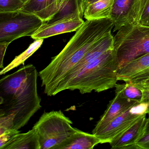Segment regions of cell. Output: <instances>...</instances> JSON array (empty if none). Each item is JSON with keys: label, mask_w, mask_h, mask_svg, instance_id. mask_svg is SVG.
<instances>
[{"label": "cell", "mask_w": 149, "mask_h": 149, "mask_svg": "<svg viewBox=\"0 0 149 149\" xmlns=\"http://www.w3.org/2000/svg\"><path fill=\"white\" fill-rule=\"evenodd\" d=\"M138 23L149 27V0H145L139 17Z\"/></svg>", "instance_id": "cell-21"}, {"label": "cell", "mask_w": 149, "mask_h": 149, "mask_svg": "<svg viewBox=\"0 0 149 149\" xmlns=\"http://www.w3.org/2000/svg\"><path fill=\"white\" fill-rule=\"evenodd\" d=\"M80 9L75 12L53 21L44 22L31 36L35 40L45 39L66 32L76 31L84 23Z\"/></svg>", "instance_id": "cell-8"}, {"label": "cell", "mask_w": 149, "mask_h": 149, "mask_svg": "<svg viewBox=\"0 0 149 149\" xmlns=\"http://www.w3.org/2000/svg\"><path fill=\"white\" fill-rule=\"evenodd\" d=\"M149 77V53L125 63L118 68V81L134 85Z\"/></svg>", "instance_id": "cell-11"}, {"label": "cell", "mask_w": 149, "mask_h": 149, "mask_svg": "<svg viewBox=\"0 0 149 149\" xmlns=\"http://www.w3.org/2000/svg\"><path fill=\"white\" fill-rule=\"evenodd\" d=\"M38 76L36 68L30 64L0 79V118L14 116L13 129L25 126L42 107Z\"/></svg>", "instance_id": "cell-2"}, {"label": "cell", "mask_w": 149, "mask_h": 149, "mask_svg": "<svg viewBox=\"0 0 149 149\" xmlns=\"http://www.w3.org/2000/svg\"><path fill=\"white\" fill-rule=\"evenodd\" d=\"M72 0H57L56 5L58 12L62 10Z\"/></svg>", "instance_id": "cell-28"}, {"label": "cell", "mask_w": 149, "mask_h": 149, "mask_svg": "<svg viewBox=\"0 0 149 149\" xmlns=\"http://www.w3.org/2000/svg\"><path fill=\"white\" fill-rule=\"evenodd\" d=\"M148 115V117L147 118V120H146V124H145L143 134H146V133H149V114Z\"/></svg>", "instance_id": "cell-30"}, {"label": "cell", "mask_w": 149, "mask_h": 149, "mask_svg": "<svg viewBox=\"0 0 149 149\" xmlns=\"http://www.w3.org/2000/svg\"><path fill=\"white\" fill-rule=\"evenodd\" d=\"M56 3L57 0H27L19 10L35 14L46 22L58 13Z\"/></svg>", "instance_id": "cell-14"}, {"label": "cell", "mask_w": 149, "mask_h": 149, "mask_svg": "<svg viewBox=\"0 0 149 149\" xmlns=\"http://www.w3.org/2000/svg\"><path fill=\"white\" fill-rule=\"evenodd\" d=\"M115 92L120 93L123 97L137 102L141 101L143 92L141 89L134 85L125 82L123 84H116Z\"/></svg>", "instance_id": "cell-19"}, {"label": "cell", "mask_w": 149, "mask_h": 149, "mask_svg": "<svg viewBox=\"0 0 149 149\" xmlns=\"http://www.w3.org/2000/svg\"><path fill=\"white\" fill-rule=\"evenodd\" d=\"M110 18L86 20L59 54L38 73L44 92L48 96L54 93L61 80L82 59L86 53L113 29Z\"/></svg>", "instance_id": "cell-1"}, {"label": "cell", "mask_w": 149, "mask_h": 149, "mask_svg": "<svg viewBox=\"0 0 149 149\" xmlns=\"http://www.w3.org/2000/svg\"><path fill=\"white\" fill-rule=\"evenodd\" d=\"M72 122L61 111L45 112L34 128L39 136L41 149H58L77 131Z\"/></svg>", "instance_id": "cell-5"}, {"label": "cell", "mask_w": 149, "mask_h": 149, "mask_svg": "<svg viewBox=\"0 0 149 149\" xmlns=\"http://www.w3.org/2000/svg\"><path fill=\"white\" fill-rule=\"evenodd\" d=\"M142 91L143 97L141 102H146L148 104L147 114H149V89H141Z\"/></svg>", "instance_id": "cell-27"}, {"label": "cell", "mask_w": 149, "mask_h": 149, "mask_svg": "<svg viewBox=\"0 0 149 149\" xmlns=\"http://www.w3.org/2000/svg\"><path fill=\"white\" fill-rule=\"evenodd\" d=\"M44 22L35 14L22 11L0 13V43L10 44L24 36H31Z\"/></svg>", "instance_id": "cell-6"}, {"label": "cell", "mask_w": 149, "mask_h": 149, "mask_svg": "<svg viewBox=\"0 0 149 149\" xmlns=\"http://www.w3.org/2000/svg\"><path fill=\"white\" fill-rule=\"evenodd\" d=\"M97 1L98 0H79V6L82 15H83V13L88 5Z\"/></svg>", "instance_id": "cell-26"}, {"label": "cell", "mask_w": 149, "mask_h": 149, "mask_svg": "<svg viewBox=\"0 0 149 149\" xmlns=\"http://www.w3.org/2000/svg\"><path fill=\"white\" fill-rule=\"evenodd\" d=\"M113 40V51L119 68L149 53V27L138 23L123 26L118 30Z\"/></svg>", "instance_id": "cell-4"}, {"label": "cell", "mask_w": 149, "mask_h": 149, "mask_svg": "<svg viewBox=\"0 0 149 149\" xmlns=\"http://www.w3.org/2000/svg\"><path fill=\"white\" fill-rule=\"evenodd\" d=\"M20 133L19 130H15L14 129H9L6 132L0 136V149L13 137L17 134Z\"/></svg>", "instance_id": "cell-23"}, {"label": "cell", "mask_w": 149, "mask_h": 149, "mask_svg": "<svg viewBox=\"0 0 149 149\" xmlns=\"http://www.w3.org/2000/svg\"><path fill=\"white\" fill-rule=\"evenodd\" d=\"M100 143L101 141L96 136L78 129L58 149H92Z\"/></svg>", "instance_id": "cell-15"}, {"label": "cell", "mask_w": 149, "mask_h": 149, "mask_svg": "<svg viewBox=\"0 0 149 149\" xmlns=\"http://www.w3.org/2000/svg\"><path fill=\"white\" fill-rule=\"evenodd\" d=\"M114 0H98L86 8L83 16L86 20L110 18Z\"/></svg>", "instance_id": "cell-17"}, {"label": "cell", "mask_w": 149, "mask_h": 149, "mask_svg": "<svg viewBox=\"0 0 149 149\" xmlns=\"http://www.w3.org/2000/svg\"><path fill=\"white\" fill-rule=\"evenodd\" d=\"M10 44L0 43V69H3V59L7 48Z\"/></svg>", "instance_id": "cell-25"}, {"label": "cell", "mask_w": 149, "mask_h": 149, "mask_svg": "<svg viewBox=\"0 0 149 149\" xmlns=\"http://www.w3.org/2000/svg\"><path fill=\"white\" fill-rule=\"evenodd\" d=\"M148 108V104L146 102H138L94 135L101 140V144L111 143L142 116L147 114Z\"/></svg>", "instance_id": "cell-7"}, {"label": "cell", "mask_w": 149, "mask_h": 149, "mask_svg": "<svg viewBox=\"0 0 149 149\" xmlns=\"http://www.w3.org/2000/svg\"><path fill=\"white\" fill-rule=\"evenodd\" d=\"M140 89H149V77L141 82L134 85Z\"/></svg>", "instance_id": "cell-29"}, {"label": "cell", "mask_w": 149, "mask_h": 149, "mask_svg": "<svg viewBox=\"0 0 149 149\" xmlns=\"http://www.w3.org/2000/svg\"><path fill=\"white\" fill-rule=\"evenodd\" d=\"M117 61L113 51L109 50L86 65L60 89L78 90L81 94L94 91L101 92L115 87L118 80Z\"/></svg>", "instance_id": "cell-3"}, {"label": "cell", "mask_w": 149, "mask_h": 149, "mask_svg": "<svg viewBox=\"0 0 149 149\" xmlns=\"http://www.w3.org/2000/svg\"><path fill=\"white\" fill-rule=\"evenodd\" d=\"M113 36L111 31L108 32L95 44L82 59L74 66L69 73L61 80L56 88L54 96L60 93V90L70 80L75 76L86 65L93 61L109 50L113 49Z\"/></svg>", "instance_id": "cell-10"}, {"label": "cell", "mask_w": 149, "mask_h": 149, "mask_svg": "<svg viewBox=\"0 0 149 149\" xmlns=\"http://www.w3.org/2000/svg\"><path fill=\"white\" fill-rule=\"evenodd\" d=\"M23 4L22 0H0V13L18 11Z\"/></svg>", "instance_id": "cell-20"}, {"label": "cell", "mask_w": 149, "mask_h": 149, "mask_svg": "<svg viewBox=\"0 0 149 149\" xmlns=\"http://www.w3.org/2000/svg\"><path fill=\"white\" fill-rule=\"evenodd\" d=\"M44 39H37L31 43L29 48L22 53L17 56L6 67H4L0 71V76L5 74L8 72L13 70L14 68L22 64L24 65V62L32 56L42 44Z\"/></svg>", "instance_id": "cell-18"}, {"label": "cell", "mask_w": 149, "mask_h": 149, "mask_svg": "<svg viewBox=\"0 0 149 149\" xmlns=\"http://www.w3.org/2000/svg\"><path fill=\"white\" fill-rule=\"evenodd\" d=\"M135 149H149V133L143 134L137 141Z\"/></svg>", "instance_id": "cell-24"}, {"label": "cell", "mask_w": 149, "mask_h": 149, "mask_svg": "<svg viewBox=\"0 0 149 149\" xmlns=\"http://www.w3.org/2000/svg\"><path fill=\"white\" fill-rule=\"evenodd\" d=\"M22 1L24 3L26 1H27V0H22Z\"/></svg>", "instance_id": "cell-31"}, {"label": "cell", "mask_w": 149, "mask_h": 149, "mask_svg": "<svg viewBox=\"0 0 149 149\" xmlns=\"http://www.w3.org/2000/svg\"><path fill=\"white\" fill-rule=\"evenodd\" d=\"M115 93L114 98L109 101L107 109L92 131L93 134L103 129L114 119L139 102L124 98L118 92H115Z\"/></svg>", "instance_id": "cell-12"}, {"label": "cell", "mask_w": 149, "mask_h": 149, "mask_svg": "<svg viewBox=\"0 0 149 149\" xmlns=\"http://www.w3.org/2000/svg\"><path fill=\"white\" fill-rule=\"evenodd\" d=\"M14 116H8L0 118V136L9 129H13Z\"/></svg>", "instance_id": "cell-22"}, {"label": "cell", "mask_w": 149, "mask_h": 149, "mask_svg": "<svg viewBox=\"0 0 149 149\" xmlns=\"http://www.w3.org/2000/svg\"><path fill=\"white\" fill-rule=\"evenodd\" d=\"M1 149H41L39 136L32 128L29 132L13 136Z\"/></svg>", "instance_id": "cell-16"}, {"label": "cell", "mask_w": 149, "mask_h": 149, "mask_svg": "<svg viewBox=\"0 0 149 149\" xmlns=\"http://www.w3.org/2000/svg\"><path fill=\"white\" fill-rule=\"evenodd\" d=\"M145 0H114L110 18L114 24L113 31L126 25L138 23Z\"/></svg>", "instance_id": "cell-9"}, {"label": "cell", "mask_w": 149, "mask_h": 149, "mask_svg": "<svg viewBox=\"0 0 149 149\" xmlns=\"http://www.w3.org/2000/svg\"><path fill=\"white\" fill-rule=\"evenodd\" d=\"M146 115L142 116L118 138L109 143L111 148L135 149L136 143L144 134L147 120Z\"/></svg>", "instance_id": "cell-13"}]
</instances>
